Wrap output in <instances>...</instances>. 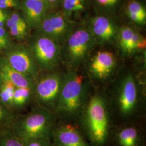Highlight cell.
Returning a JSON list of instances; mask_svg holds the SVG:
<instances>
[{
    "label": "cell",
    "instance_id": "obj_4",
    "mask_svg": "<svg viewBox=\"0 0 146 146\" xmlns=\"http://www.w3.org/2000/svg\"><path fill=\"white\" fill-rule=\"evenodd\" d=\"M107 106L102 97L90 98L84 113V125L89 139L97 145L104 144L108 134L109 120Z\"/></svg>",
    "mask_w": 146,
    "mask_h": 146
},
{
    "label": "cell",
    "instance_id": "obj_18",
    "mask_svg": "<svg viewBox=\"0 0 146 146\" xmlns=\"http://www.w3.org/2000/svg\"><path fill=\"white\" fill-rule=\"evenodd\" d=\"M127 15L130 20L140 25L146 24V11L144 7L138 1L133 0L127 7Z\"/></svg>",
    "mask_w": 146,
    "mask_h": 146
},
{
    "label": "cell",
    "instance_id": "obj_33",
    "mask_svg": "<svg viewBox=\"0 0 146 146\" xmlns=\"http://www.w3.org/2000/svg\"><path fill=\"white\" fill-rule=\"evenodd\" d=\"M3 79H2V76H1V73H0V87H1V84L3 83Z\"/></svg>",
    "mask_w": 146,
    "mask_h": 146
},
{
    "label": "cell",
    "instance_id": "obj_19",
    "mask_svg": "<svg viewBox=\"0 0 146 146\" xmlns=\"http://www.w3.org/2000/svg\"><path fill=\"white\" fill-rule=\"evenodd\" d=\"M5 26L11 34L13 38L19 42L22 43L27 41L29 35L30 29L28 27L23 26L11 20L8 16Z\"/></svg>",
    "mask_w": 146,
    "mask_h": 146
},
{
    "label": "cell",
    "instance_id": "obj_26",
    "mask_svg": "<svg viewBox=\"0 0 146 146\" xmlns=\"http://www.w3.org/2000/svg\"><path fill=\"white\" fill-rule=\"evenodd\" d=\"M0 41L4 44L5 49L9 47L13 43L11 34L5 27L0 28Z\"/></svg>",
    "mask_w": 146,
    "mask_h": 146
},
{
    "label": "cell",
    "instance_id": "obj_13",
    "mask_svg": "<svg viewBox=\"0 0 146 146\" xmlns=\"http://www.w3.org/2000/svg\"><path fill=\"white\" fill-rule=\"evenodd\" d=\"M0 73L3 81L10 82L16 87L30 89L34 93L36 80L13 68L2 54H0Z\"/></svg>",
    "mask_w": 146,
    "mask_h": 146
},
{
    "label": "cell",
    "instance_id": "obj_24",
    "mask_svg": "<svg viewBox=\"0 0 146 146\" xmlns=\"http://www.w3.org/2000/svg\"><path fill=\"white\" fill-rule=\"evenodd\" d=\"M145 47V39L139 33L135 31L131 43L127 48L125 54L131 55L139 50L143 49Z\"/></svg>",
    "mask_w": 146,
    "mask_h": 146
},
{
    "label": "cell",
    "instance_id": "obj_8",
    "mask_svg": "<svg viewBox=\"0 0 146 146\" xmlns=\"http://www.w3.org/2000/svg\"><path fill=\"white\" fill-rule=\"evenodd\" d=\"M74 24L62 12L48 13L35 31L52 38L62 45L74 29Z\"/></svg>",
    "mask_w": 146,
    "mask_h": 146
},
{
    "label": "cell",
    "instance_id": "obj_29",
    "mask_svg": "<svg viewBox=\"0 0 146 146\" xmlns=\"http://www.w3.org/2000/svg\"><path fill=\"white\" fill-rule=\"evenodd\" d=\"M48 5L49 6H53V5H56L58 3H59L60 2H61L62 0H46Z\"/></svg>",
    "mask_w": 146,
    "mask_h": 146
},
{
    "label": "cell",
    "instance_id": "obj_34",
    "mask_svg": "<svg viewBox=\"0 0 146 146\" xmlns=\"http://www.w3.org/2000/svg\"><path fill=\"white\" fill-rule=\"evenodd\" d=\"M42 1H46V0H42Z\"/></svg>",
    "mask_w": 146,
    "mask_h": 146
},
{
    "label": "cell",
    "instance_id": "obj_17",
    "mask_svg": "<svg viewBox=\"0 0 146 146\" xmlns=\"http://www.w3.org/2000/svg\"><path fill=\"white\" fill-rule=\"evenodd\" d=\"M117 138L120 146H139V132L134 127L122 128L118 133Z\"/></svg>",
    "mask_w": 146,
    "mask_h": 146
},
{
    "label": "cell",
    "instance_id": "obj_16",
    "mask_svg": "<svg viewBox=\"0 0 146 146\" xmlns=\"http://www.w3.org/2000/svg\"><path fill=\"white\" fill-rule=\"evenodd\" d=\"M61 2L63 14L73 22L84 13L87 8V0H62Z\"/></svg>",
    "mask_w": 146,
    "mask_h": 146
},
{
    "label": "cell",
    "instance_id": "obj_2",
    "mask_svg": "<svg viewBox=\"0 0 146 146\" xmlns=\"http://www.w3.org/2000/svg\"><path fill=\"white\" fill-rule=\"evenodd\" d=\"M86 91L84 76L75 70L69 72L63 76L62 84L54 111L64 116L78 114L84 106Z\"/></svg>",
    "mask_w": 146,
    "mask_h": 146
},
{
    "label": "cell",
    "instance_id": "obj_9",
    "mask_svg": "<svg viewBox=\"0 0 146 146\" xmlns=\"http://www.w3.org/2000/svg\"><path fill=\"white\" fill-rule=\"evenodd\" d=\"M137 104V88L135 80L131 74L127 75L120 84L117 105L120 114L129 116L135 111Z\"/></svg>",
    "mask_w": 146,
    "mask_h": 146
},
{
    "label": "cell",
    "instance_id": "obj_25",
    "mask_svg": "<svg viewBox=\"0 0 146 146\" xmlns=\"http://www.w3.org/2000/svg\"><path fill=\"white\" fill-rule=\"evenodd\" d=\"M21 140L23 146H52V142L49 139L33 138Z\"/></svg>",
    "mask_w": 146,
    "mask_h": 146
},
{
    "label": "cell",
    "instance_id": "obj_23",
    "mask_svg": "<svg viewBox=\"0 0 146 146\" xmlns=\"http://www.w3.org/2000/svg\"><path fill=\"white\" fill-rule=\"evenodd\" d=\"M0 146H23V144L11 129H7L0 131Z\"/></svg>",
    "mask_w": 146,
    "mask_h": 146
},
{
    "label": "cell",
    "instance_id": "obj_5",
    "mask_svg": "<svg viewBox=\"0 0 146 146\" xmlns=\"http://www.w3.org/2000/svg\"><path fill=\"white\" fill-rule=\"evenodd\" d=\"M26 46L40 71L52 72L61 61V44L40 32L35 31L28 37Z\"/></svg>",
    "mask_w": 146,
    "mask_h": 146
},
{
    "label": "cell",
    "instance_id": "obj_27",
    "mask_svg": "<svg viewBox=\"0 0 146 146\" xmlns=\"http://www.w3.org/2000/svg\"><path fill=\"white\" fill-rule=\"evenodd\" d=\"M95 1L101 7L105 9L110 10L118 5L120 0H95Z\"/></svg>",
    "mask_w": 146,
    "mask_h": 146
},
{
    "label": "cell",
    "instance_id": "obj_15",
    "mask_svg": "<svg viewBox=\"0 0 146 146\" xmlns=\"http://www.w3.org/2000/svg\"><path fill=\"white\" fill-rule=\"evenodd\" d=\"M33 99H34V96L31 89L16 87L13 100L12 110L16 113H21V111L29 104Z\"/></svg>",
    "mask_w": 146,
    "mask_h": 146
},
{
    "label": "cell",
    "instance_id": "obj_22",
    "mask_svg": "<svg viewBox=\"0 0 146 146\" xmlns=\"http://www.w3.org/2000/svg\"><path fill=\"white\" fill-rule=\"evenodd\" d=\"M135 31L129 27H123L121 28L119 33V44L124 53L131 43Z\"/></svg>",
    "mask_w": 146,
    "mask_h": 146
},
{
    "label": "cell",
    "instance_id": "obj_11",
    "mask_svg": "<svg viewBox=\"0 0 146 146\" xmlns=\"http://www.w3.org/2000/svg\"><path fill=\"white\" fill-rule=\"evenodd\" d=\"M22 14L30 29L36 30L48 13L49 6L42 0H23L21 5Z\"/></svg>",
    "mask_w": 146,
    "mask_h": 146
},
{
    "label": "cell",
    "instance_id": "obj_21",
    "mask_svg": "<svg viewBox=\"0 0 146 146\" xmlns=\"http://www.w3.org/2000/svg\"><path fill=\"white\" fill-rule=\"evenodd\" d=\"M18 114L0 104V131L11 129Z\"/></svg>",
    "mask_w": 146,
    "mask_h": 146
},
{
    "label": "cell",
    "instance_id": "obj_3",
    "mask_svg": "<svg viewBox=\"0 0 146 146\" xmlns=\"http://www.w3.org/2000/svg\"><path fill=\"white\" fill-rule=\"evenodd\" d=\"M96 44L88 27H78L61 45V60L75 69L84 62Z\"/></svg>",
    "mask_w": 146,
    "mask_h": 146
},
{
    "label": "cell",
    "instance_id": "obj_1",
    "mask_svg": "<svg viewBox=\"0 0 146 146\" xmlns=\"http://www.w3.org/2000/svg\"><path fill=\"white\" fill-rule=\"evenodd\" d=\"M54 122L55 113L37 104L26 114H18L11 131L21 140L33 138L50 139Z\"/></svg>",
    "mask_w": 146,
    "mask_h": 146
},
{
    "label": "cell",
    "instance_id": "obj_14",
    "mask_svg": "<svg viewBox=\"0 0 146 146\" xmlns=\"http://www.w3.org/2000/svg\"><path fill=\"white\" fill-rule=\"evenodd\" d=\"M116 66L114 55L107 51L98 52L93 58L89 65V70L95 78L104 80L113 73Z\"/></svg>",
    "mask_w": 146,
    "mask_h": 146
},
{
    "label": "cell",
    "instance_id": "obj_12",
    "mask_svg": "<svg viewBox=\"0 0 146 146\" xmlns=\"http://www.w3.org/2000/svg\"><path fill=\"white\" fill-rule=\"evenodd\" d=\"M51 138L52 146H87L79 131L71 125L54 127Z\"/></svg>",
    "mask_w": 146,
    "mask_h": 146
},
{
    "label": "cell",
    "instance_id": "obj_31",
    "mask_svg": "<svg viewBox=\"0 0 146 146\" xmlns=\"http://www.w3.org/2000/svg\"><path fill=\"white\" fill-rule=\"evenodd\" d=\"M8 14H8L5 11H3V9H0V17L7 16Z\"/></svg>",
    "mask_w": 146,
    "mask_h": 146
},
{
    "label": "cell",
    "instance_id": "obj_28",
    "mask_svg": "<svg viewBox=\"0 0 146 146\" xmlns=\"http://www.w3.org/2000/svg\"><path fill=\"white\" fill-rule=\"evenodd\" d=\"M19 7L18 0H0V9L16 8Z\"/></svg>",
    "mask_w": 146,
    "mask_h": 146
},
{
    "label": "cell",
    "instance_id": "obj_7",
    "mask_svg": "<svg viewBox=\"0 0 146 146\" xmlns=\"http://www.w3.org/2000/svg\"><path fill=\"white\" fill-rule=\"evenodd\" d=\"M13 68L36 80L40 70L29 48L21 42L13 43L2 54Z\"/></svg>",
    "mask_w": 146,
    "mask_h": 146
},
{
    "label": "cell",
    "instance_id": "obj_32",
    "mask_svg": "<svg viewBox=\"0 0 146 146\" xmlns=\"http://www.w3.org/2000/svg\"><path fill=\"white\" fill-rule=\"evenodd\" d=\"M5 49V46L4 44L0 41V51H3Z\"/></svg>",
    "mask_w": 146,
    "mask_h": 146
},
{
    "label": "cell",
    "instance_id": "obj_10",
    "mask_svg": "<svg viewBox=\"0 0 146 146\" xmlns=\"http://www.w3.org/2000/svg\"><path fill=\"white\" fill-rule=\"evenodd\" d=\"M96 43L104 44L112 42L117 35L115 23L109 18L98 16L94 17L88 27Z\"/></svg>",
    "mask_w": 146,
    "mask_h": 146
},
{
    "label": "cell",
    "instance_id": "obj_6",
    "mask_svg": "<svg viewBox=\"0 0 146 146\" xmlns=\"http://www.w3.org/2000/svg\"><path fill=\"white\" fill-rule=\"evenodd\" d=\"M63 81L60 74L49 72L35 81L34 96L37 104L54 112L58 103Z\"/></svg>",
    "mask_w": 146,
    "mask_h": 146
},
{
    "label": "cell",
    "instance_id": "obj_20",
    "mask_svg": "<svg viewBox=\"0 0 146 146\" xmlns=\"http://www.w3.org/2000/svg\"><path fill=\"white\" fill-rule=\"evenodd\" d=\"M15 88L13 84L7 81H3L0 87V104L12 110L13 100Z\"/></svg>",
    "mask_w": 146,
    "mask_h": 146
},
{
    "label": "cell",
    "instance_id": "obj_30",
    "mask_svg": "<svg viewBox=\"0 0 146 146\" xmlns=\"http://www.w3.org/2000/svg\"><path fill=\"white\" fill-rule=\"evenodd\" d=\"M8 15L7 16H5L0 17V28L5 27V22H6V20L8 16Z\"/></svg>",
    "mask_w": 146,
    "mask_h": 146
}]
</instances>
